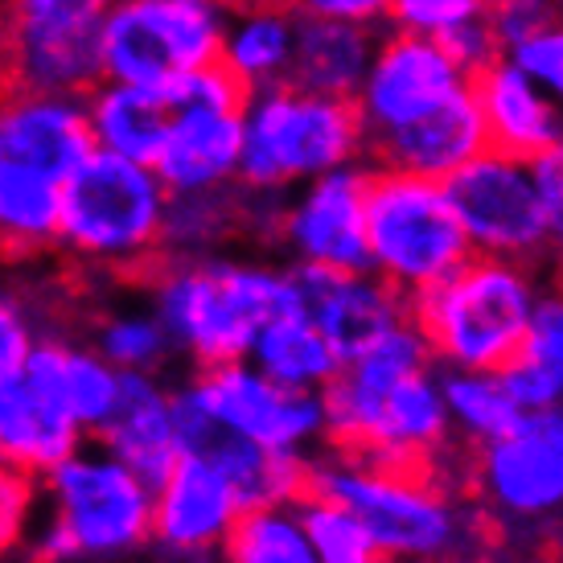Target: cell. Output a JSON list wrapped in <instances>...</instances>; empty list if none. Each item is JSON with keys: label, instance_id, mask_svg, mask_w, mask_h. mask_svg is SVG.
I'll return each instance as SVG.
<instances>
[{"label": "cell", "instance_id": "obj_1", "mask_svg": "<svg viewBox=\"0 0 563 563\" xmlns=\"http://www.w3.org/2000/svg\"><path fill=\"white\" fill-rule=\"evenodd\" d=\"M305 489L342 501L375 539L383 563H482L494 543L477 506L456 482L428 470H399L354 453L321 449Z\"/></svg>", "mask_w": 563, "mask_h": 563}, {"label": "cell", "instance_id": "obj_2", "mask_svg": "<svg viewBox=\"0 0 563 563\" xmlns=\"http://www.w3.org/2000/svg\"><path fill=\"white\" fill-rule=\"evenodd\" d=\"M148 309L157 313L173 342V354L194 362V371L247 358L255 333L272 317L297 309L292 267L272 260L202 255L165 260L144 276Z\"/></svg>", "mask_w": 563, "mask_h": 563}, {"label": "cell", "instance_id": "obj_3", "mask_svg": "<svg viewBox=\"0 0 563 563\" xmlns=\"http://www.w3.org/2000/svg\"><path fill=\"white\" fill-rule=\"evenodd\" d=\"M153 543V485L103 444L82 440L37 482L25 560L132 563Z\"/></svg>", "mask_w": 563, "mask_h": 563}, {"label": "cell", "instance_id": "obj_4", "mask_svg": "<svg viewBox=\"0 0 563 563\" xmlns=\"http://www.w3.org/2000/svg\"><path fill=\"white\" fill-rule=\"evenodd\" d=\"M169 189L153 165L91 148L58 189V239L54 251L82 272L136 280L161 260Z\"/></svg>", "mask_w": 563, "mask_h": 563}, {"label": "cell", "instance_id": "obj_5", "mask_svg": "<svg viewBox=\"0 0 563 563\" xmlns=\"http://www.w3.org/2000/svg\"><path fill=\"white\" fill-rule=\"evenodd\" d=\"M461 489L477 506L494 555H548L563 510V416L531 411L465 453Z\"/></svg>", "mask_w": 563, "mask_h": 563}, {"label": "cell", "instance_id": "obj_6", "mask_svg": "<svg viewBox=\"0 0 563 563\" xmlns=\"http://www.w3.org/2000/svg\"><path fill=\"white\" fill-rule=\"evenodd\" d=\"M548 280L539 267L470 255L449 280L411 297V321L437 366L501 371L515 358Z\"/></svg>", "mask_w": 563, "mask_h": 563}, {"label": "cell", "instance_id": "obj_7", "mask_svg": "<svg viewBox=\"0 0 563 563\" xmlns=\"http://www.w3.org/2000/svg\"><path fill=\"white\" fill-rule=\"evenodd\" d=\"M358 161H366V136L350 99H325L288 82L251 91L243 99V189L288 194L321 173Z\"/></svg>", "mask_w": 563, "mask_h": 563}, {"label": "cell", "instance_id": "obj_8", "mask_svg": "<svg viewBox=\"0 0 563 563\" xmlns=\"http://www.w3.org/2000/svg\"><path fill=\"white\" fill-rule=\"evenodd\" d=\"M473 255L444 181L366 165V267L399 297H420Z\"/></svg>", "mask_w": 563, "mask_h": 563}, {"label": "cell", "instance_id": "obj_9", "mask_svg": "<svg viewBox=\"0 0 563 563\" xmlns=\"http://www.w3.org/2000/svg\"><path fill=\"white\" fill-rule=\"evenodd\" d=\"M227 0H108L99 16V70L111 82L169 95L219 63Z\"/></svg>", "mask_w": 563, "mask_h": 563}, {"label": "cell", "instance_id": "obj_10", "mask_svg": "<svg viewBox=\"0 0 563 563\" xmlns=\"http://www.w3.org/2000/svg\"><path fill=\"white\" fill-rule=\"evenodd\" d=\"M444 194L453 202L473 255L510 260L539 272L555 260L563 222L551 219L539 198L531 161L482 148L453 177H444Z\"/></svg>", "mask_w": 563, "mask_h": 563}, {"label": "cell", "instance_id": "obj_11", "mask_svg": "<svg viewBox=\"0 0 563 563\" xmlns=\"http://www.w3.org/2000/svg\"><path fill=\"white\" fill-rule=\"evenodd\" d=\"M461 91H470V70L444 42L407 30H378L375 54L350 103L358 111L362 136L375 141L432 115Z\"/></svg>", "mask_w": 563, "mask_h": 563}, {"label": "cell", "instance_id": "obj_12", "mask_svg": "<svg viewBox=\"0 0 563 563\" xmlns=\"http://www.w3.org/2000/svg\"><path fill=\"white\" fill-rule=\"evenodd\" d=\"M189 387L202 407L239 437L264 444L272 453L313 461L325 449V404L321 391H292L251 366L247 358L219 362L194 371Z\"/></svg>", "mask_w": 563, "mask_h": 563}, {"label": "cell", "instance_id": "obj_13", "mask_svg": "<svg viewBox=\"0 0 563 563\" xmlns=\"http://www.w3.org/2000/svg\"><path fill=\"white\" fill-rule=\"evenodd\" d=\"M276 251L292 267L362 272L366 267V161L321 173L288 189L276 227Z\"/></svg>", "mask_w": 563, "mask_h": 563}, {"label": "cell", "instance_id": "obj_14", "mask_svg": "<svg viewBox=\"0 0 563 563\" xmlns=\"http://www.w3.org/2000/svg\"><path fill=\"white\" fill-rule=\"evenodd\" d=\"M173 416H177V444L181 453L202 456L210 470H219L235 489L243 510L255 506H292L305 494L309 461L292 453H272L255 440L231 432L202 407L198 391L181 383L173 387Z\"/></svg>", "mask_w": 563, "mask_h": 563}, {"label": "cell", "instance_id": "obj_15", "mask_svg": "<svg viewBox=\"0 0 563 563\" xmlns=\"http://www.w3.org/2000/svg\"><path fill=\"white\" fill-rule=\"evenodd\" d=\"M103 9H108V0H75V4L46 9V13H13V87L82 99L103 79V70H99Z\"/></svg>", "mask_w": 563, "mask_h": 563}, {"label": "cell", "instance_id": "obj_16", "mask_svg": "<svg viewBox=\"0 0 563 563\" xmlns=\"http://www.w3.org/2000/svg\"><path fill=\"white\" fill-rule=\"evenodd\" d=\"M243 501L219 470L202 456L177 453L169 470L153 482V543L157 555L177 560H219L222 539L231 534Z\"/></svg>", "mask_w": 563, "mask_h": 563}, {"label": "cell", "instance_id": "obj_17", "mask_svg": "<svg viewBox=\"0 0 563 563\" xmlns=\"http://www.w3.org/2000/svg\"><path fill=\"white\" fill-rule=\"evenodd\" d=\"M239 148H243V103L169 95V128L153 173L169 194L235 186Z\"/></svg>", "mask_w": 563, "mask_h": 563}, {"label": "cell", "instance_id": "obj_18", "mask_svg": "<svg viewBox=\"0 0 563 563\" xmlns=\"http://www.w3.org/2000/svg\"><path fill=\"white\" fill-rule=\"evenodd\" d=\"M292 292H297V309L325 333V342L338 350L342 362L411 317L407 297L378 280L371 267L362 272L292 267Z\"/></svg>", "mask_w": 563, "mask_h": 563}, {"label": "cell", "instance_id": "obj_19", "mask_svg": "<svg viewBox=\"0 0 563 563\" xmlns=\"http://www.w3.org/2000/svg\"><path fill=\"white\" fill-rule=\"evenodd\" d=\"M470 99L482 120L485 148L522 161L563 148L560 99L534 87L527 75H518L501 54L470 70Z\"/></svg>", "mask_w": 563, "mask_h": 563}, {"label": "cell", "instance_id": "obj_20", "mask_svg": "<svg viewBox=\"0 0 563 563\" xmlns=\"http://www.w3.org/2000/svg\"><path fill=\"white\" fill-rule=\"evenodd\" d=\"M91 153L82 99L25 87H0V157L49 173L63 181Z\"/></svg>", "mask_w": 563, "mask_h": 563}, {"label": "cell", "instance_id": "obj_21", "mask_svg": "<svg viewBox=\"0 0 563 563\" xmlns=\"http://www.w3.org/2000/svg\"><path fill=\"white\" fill-rule=\"evenodd\" d=\"M21 375L87 440L103 428L111 404L120 395V371L91 342H75L63 333H42L33 342Z\"/></svg>", "mask_w": 563, "mask_h": 563}, {"label": "cell", "instance_id": "obj_22", "mask_svg": "<svg viewBox=\"0 0 563 563\" xmlns=\"http://www.w3.org/2000/svg\"><path fill=\"white\" fill-rule=\"evenodd\" d=\"M91 440L153 485L181 453L173 387H165L161 375H120V395Z\"/></svg>", "mask_w": 563, "mask_h": 563}, {"label": "cell", "instance_id": "obj_23", "mask_svg": "<svg viewBox=\"0 0 563 563\" xmlns=\"http://www.w3.org/2000/svg\"><path fill=\"white\" fill-rule=\"evenodd\" d=\"M482 148H485V132H482V120H477V108H473L470 91H461L456 99H449L444 108H437L432 115L416 120V124L395 128L387 136L366 141V165L444 181L465 161L477 157Z\"/></svg>", "mask_w": 563, "mask_h": 563}, {"label": "cell", "instance_id": "obj_24", "mask_svg": "<svg viewBox=\"0 0 563 563\" xmlns=\"http://www.w3.org/2000/svg\"><path fill=\"white\" fill-rule=\"evenodd\" d=\"M297 37V13L288 0H255V4H231L222 25L219 66L243 91H267L288 79Z\"/></svg>", "mask_w": 563, "mask_h": 563}, {"label": "cell", "instance_id": "obj_25", "mask_svg": "<svg viewBox=\"0 0 563 563\" xmlns=\"http://www.w3.org/2000/svg\"><path fill=\"white\" fill-rule=\"evenodd\" d=\"M378 30L345 25V21H313L297 16L292 58H288V87L325 95V99H354L366 63L375 54Z\"/></svg>", "mask_w": 563, "mask_h": 563}, {"label": "cell", "instance_id": "obj_26", "mask_svg": "<svg viewBox=\"0 0 563 563\" xmlns=\"http://www.w3.org/2000/svg\"><path fill=\"white\" fill-rule=\"evenodd\" d=\"M82 432L63 420L54 407L33 391L25 375L0 378V461L30 477H46L63 456L82 444Z\"/></svg>", "mask_w": 563, "mask_h": 563}, {"label": "cell", "instance_id": "obj_27", "mask_svg": "<svg viewBox=\"0 0 563 563\" xmlns=\"http://www.w3.org/2000/svg\"><path fill=\"white\" fill-rule=\"evenodd\" d=\"M82 115H87L91 148L115 153L136 165H153L169 128V99L128 82L99 79L82 95Z\"/></svg>", "mask_w": 563, "mask_h": 563}, {"label": "cell", "instance_id": "obj_28", "mask_svg": "<svg viewBox=\"0 0 563 563\" xmlns=\"http://www.w3.org/2000/svg\"><path fill=\"white\" fill-rule=\"evenodd\" d=\"M58 189V177L0 157V260H33L54 251Z\"/></svg>", "mask_w": 563, "mask_h": 563}, {"label": "cell", "instance_id": "obj_29", "mask_svg": "<svg viewBox=\"0 0 563 563\" xmlns=\"http://www.w3.org/2000/svg\"><path fill=\"white\" fill-rule=\"evenodd\" d=\"M247 362L260 366L272 383L280 387H292V391H325V383L338 375V350L325 342V333L300 313V309H288V313L272 317L255 342L247 350Z\"/></svg>", "mask_w": 563, "mask_h": 563}, {"label": "cell", "instance_id": "obj_30", "mask_svg": "<svg viewBox=\"0 0 563 563\" xmlns=\"http://www.w3.org/2000/svg\"><path fill=\"white\" fill-rule=\"evenodd\" d=\"M243 239V186L198 189V194H169L165 227H161V255L165 260H202Z\"/></svg>", "mask_w": 563, "mask_h": 563}, {"label": "cell", "instance_id": "obj_31", "mask_svg": "<svg viewBox=\"0 0 563 563\" xmlns=\"http://www.w3.org/2000/svg\"><path fill=\"white\" fill-rule=\"evenodd\" d=\"M440 399L449 416V437L461 453L482 449L485 440L510 432L522 411L510 399L498 371H456V366H437Z\"/></svg>", "mask_w": 563, "mask_h": 563}, {"label": "cell", "instance_id": "obj_32", "mask_svg": "<svg viewBox=\"0 0 563 563\" xmlns=\"http://www.w3.org/2000/svg\"><path fill=\"white\" fill-rule=\"evenodd\" d=\"M219 563H317L292 506H255L235 518Z\"/></svg>", "mask_w": 563, "mask_h": 563}, {"label": "cell", "instance_id": "obj_33", "mask_svg": "<svg viewBox=\"0 0 563 563\" xmlns=\"http://www.w3.org/2000/svg\"><path fill=\"white\" fill-rule=\"evenodd\" d=\"M91 345L120 375H161L173 362V342L153 309H111L95 321Z\"/></svg>", "mask_w": 563, "mask_h": 563}, {"label": "cell", "instance_id": "obj_34", "mask_svg": "<svg viewBox=\"0 0 563 563\" xmlns=\"http://www.w3.org/2000/svg\"><path fill=\"white\" fill-rule=\"evenodd\" d=\"M292 510L300 518V531L309 539L317 563H383L375 539L366 534L358 518L345 510L342 501L325 498L317 489H305Z\"/></svg>", "mask_w": 563, "mask_h": 563}, {"label": "cell", "instance_id": "obj_35", "mask_svg": "<svg viewBox=\"0 0 563 563\" xmlns=\"http://www.w3.org/2000/svg\"><path fill=\"white\" fill-rule=\"evenodd\" d=\"M485 0H387V30H407L423 33V37H453L465 25L485 21Z\"/></svg>", "mask_w": 563, "mask_h": 563}, {"label": "cell", "instance_id": "obj_36", "mask_svg": "<svg viewBox=\"0 0 563 563\" xmlns=\"http://www.w3.org/2000/svg\"><path fill=\"white\" fill-rule=\"evenodd\" d=\"M33 515H37V477L0 461V563L25 551Z\"/></svg>", "mask_w": 563, "mask_h": 563}, {"label": "cell", "instance_id": "obj_37", "mask_svg": "<svg viewBox=\"0 0 563 563\" xmlns=\"http://www.w3.org/2000/svg\"><path fill=\"white\" fill-rule=\"evenodd\" d=\"M501 58L515 66L518 75H527L534 87H543L548 95L560 99V91H563V30L560 25L518 37L515 46L501 49Z\"/></svg>", "mask_w": 563, "mask_h": 563}, {"label": "cell", "instance_id": "obj_38", "mask_svg": "<svg viewBox=\"0 0 563 563\" xmlns=\"http://www.w3.org/2000/svg\"><path fill=\"white\" fill-rule=\"evenodd\" d=\"M485 30L498 54L534 30L560 25V0H485Z\"/></svg>", "mask_w": 563, "mask_h": 563}, {"label": "cell", "instance_id": "obj_39", "mask_svg": "<svg viewBox=\"0 0 563 563\" xmlns=\"http://www.w3.org/2000/svg\"><path fill=\"white\" fill-rule=\"evenodd\" d=\"M42 338L37 313L21 292L0 288V378H13L25 371L33 342Z\"/></svg>", "mask_w": 563, "mask_h": 563}, {"label": "cell", "instance_id": "obj_40", "mask_svg": "<svg viewBox=\"0 0 563 563\" xmlns=\"http://www.w3.org/2000/svg\"><path fill=\"white\" fill-rule=\"evenodd\" d=\"M288 9L297 16H313V21H345V25L383 30L387 0H288Z\"/></svg>", "mask_w": 563, "mask_h": 563}, {"label": "cell", "instance_id": "obj_41", "mask_svg": "<svg viewBox=\"0 0 563 563\" xmlns=\"http://www.w3.org/2000/svg\"><path fill=\"white\" fill-rule=\"evenodd\" d=\"M531 169H534V186H539V198L548 206V214L563 222V153L551 148L543 157H531Z\"/></svg>", "mask_w": 563, "mask_h": 563}, {"label": "cell", "instance_id": "obj_42", "mask_svg": "<svg viewBox=\"0 0 563 563\" xmlns=\"http://www.w3.org/2000/svg\"><path fill=\"white\" fill-rule=\"evenodd\" d=\"M13 46H16V16L0 0V87L13 82Z\"/></svg>", "mask_w": 563, "mask_h": 563}, {"label": "cell", "instance_id": "obj_43", "mask_svg": "<svg viewBox=\"0 0 563 563\" xmlns=\"http://www.w3.org/2000/svg\"><path fill=\"white\" fill-rule=\"evenodd\" d=\"M16 16L25 13H46V9H58V4H75V0H4Z\"/></svg>", "mask_w": 563, "mask_h": 563}, {"label": "cell", "instance_id": "obj_44", "mask_svg": "<svg viewBox=\"0 0 563 563\" xmlns=\"http://www.w3.org/2000/svg\"><path fill=\"white\" fill-rule=\"evenodd\" d=\"M227 4H255V0H227Z\"/></svg>", "mask_w": 563, "mask_h": 563}]
</instances>
